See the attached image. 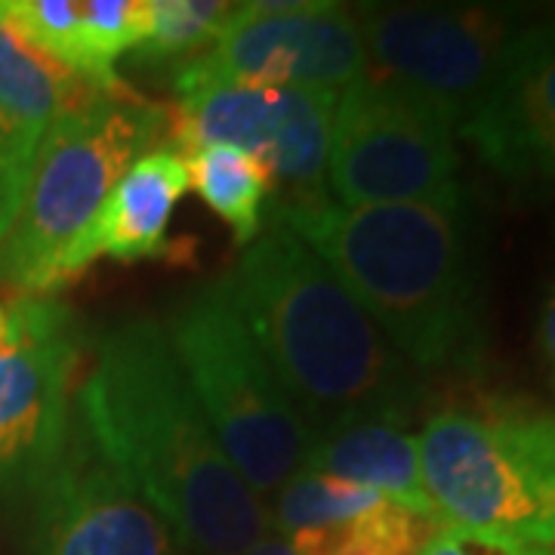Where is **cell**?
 <instances>
[{
    "mask_svg": "<svg viewBox=\"0 0 555 555\" xmlns=\"http://www.w3.org/2000/svg\"><path fill=\"white\" fill-rule=\"evenodd\" d=\"M75 420L100 460L192 555H244L272 531L152 315L105 327L78 383Z\"/></svg>",
    "mask_w": 555,
    "mask_h": 555,
    "instance_id": "6da1fadb",
    "label": "cell"
},
{
    "mask_svg": "<svg viewBox=\"0 0 555 555\" xmlns=\"http://www.w3.org/2000/svg\"><path fill=\"white\" fill-rule=\"evenodd\" d=\"M272 222L306 241L414 371H476L485 287L473 214L456 204L343 207L278 201Z\"/></svg>",
    "mask_w": 555,
    "mask_h": 555,
    "instance_id": "7a4b0ae2",
    "label": "cell"
},
{
    "mask_svg": "<svg viewBox=\"0 0 555 555\" xmlns=\"http://www.w3.org/2000/svg\"><path fill=\"white\" fill-rule=\"evenodd\" d=\"M235 309L315 436L356 423L408 426L423 389L315 250L272 222L225 275Z\"/></svg>",
    "mask_w": 555,
    "mask_h": 555,
    "instance_id": "3957f363",
    "label": "cell"
},
{
    "mask_svg": "<svg viewBox=\"0 0 555 555\" xmlns=\"http://www.w3.org/2000/svg\"><path fill=\"white\" fill-rule=\"evenodd\" d=\"M160 324L219 448L259 500L278 494L318 436L247 331L225 278L185 294Z\"/></svg>",
    "mask_w": 555,
    "mask_h": 555,
    "instance_id": "277c9868",
    "label": "cell"
},
{
    "mask_svg": "<svg viewBox=\"0 0 555 555\" xmlns=\"http://www.w3.org/2000/svg\"><path fill=\"white\" fill-rule=\"evenodd\" d=\"M416 438L438 525L555 550V414L454 404Z\"/></svg>",
    "mask_w": 555,
    "mask_h": 555,
    "instance_id": "5b68a950",
    "label": "cell"
},
{
    "mask_svg": "<svg viewBox=\"0 0 555 555\" xmlns=\"http://www.w3.org/2000/svg\"><path fill=\"white\" fill-rule=\"evenodd\" d=\"M164 133L167 112L124 96H100L53 120L40 137L20 217L0 241V284L10 294L50 297L65 250Z\"/></svg>",
    "mask_w": 555,
    "mask_h": 555,
    "instance_id": "8992f818",
    "label": "cell"
},
{
    "mask_svg": "<svg viewBox=\"0 0 555 555\" xmlns=\"http://www.w3.org/2000/svg\"><path fill=\"white\" fill-rule=\"evenodd\" d=\"M364 78L433 108L454 133L494 87L509 43L528 25L496 3L361 7Z\"/></svg>",
    "mask_w": 555,
    "mask_h": 555,
    "instance_id": "52a82bcc",
    "label": "cell"
},
{
    "mask_svg": "<svg viewBox=\"0 0 555 555\" xmlns=\"http://www.w3.org/2000/svg\"><path fill=\"white\" fill-rule=\"evenodd\" d=\"M83 331L53 297L0 294V496L38 491L75 433Z\"/></svg>",
    "mask_w": 555,
    "mask_h": 555,
    "instance_id": "ba28073f",
    "label": "cell"
},
{
    "mask_svg": "<svg viewBox=\"0 0 555 555\" xmlns=\"http://www.w3.org/2000/svg\"><path fill=\"white\" fill-rule=\"evenodd\" d=\"M327 185L343 207L456 204V133L423 102L361 78L337 102Z\"/></svg>",
    "mask_w": 555,
    "mask_h": 555,
    "instance_id": "9c48e42d",
    "label": "cell"
},
{
    "mask_svg": "<svg viewBox=\"0 0 555 555\" xmlns=\"http://www.w3.org/2000/svg\"><path fill=\"white\" fill-rule=\"evenodd\" d=\"M364 78L358 16L331 0L235 3V13L210 50L179 62V100L219 83L297 87L343 96Z\"/></svg>",
    "mask_w": 555,
    "mask_h": 555,
    "instance_id": "30bf717a",
    "label": "cell"
},
{
    "mask_svg": "<svg viewBox=\"0 0 555 555\" xmlns=\"http://www.w3.org/2000/svg\"><path fill=\"white\" fill-rule=\"evenodd\" d=\"M337 93L297 87L219 83L179 100L173 139L185 155L201 145H235L284 189L278 201L327 198V155Z\"/></svg>",
    "mask_w": 555,
    "mask_h": 555,
    "instance_id": "8fae6325",
    "label": "cell"
},
{
    "mask_svg": "<svg viewBox=\"0 0 555 555\" xmlns=\"http://www.w3.org/2000/svg\"><path fill=\"white\" fill-rule=\"evenodd\" d=\"M28 555H179L167 521L75 433L35 491Z\"/></svg>",
    "mask_w": 555,
    "mask_h": 555,
    "instance_id": "7c38bea8",
    "label": "cell"
},
{
    "mask_svg": "<svg viewBox=\"0 0 555 555\" xmlns=\"http://www.w3.org/2000/svg\"><path fill=\"white\" fill-rule=\"evenodd\" d=\"M456 137L518 189L555 192V16L528 22Z\"/></svg>",
    "mask_w": 555,
    "mask_h": 555,
    "instance_id": "4fadbf2b",
    "label": "cell"
},
{
    "mask_svg": "<svg viewBox=\"0 0 555 555\" xmlns=\"http://www.w3.org/2000/svg\"><path fill=\"white\" fill-rule=\"evenodd\" d=\"M189 192V167L173 145H158L118 179L96 219L83 229L56 269V291L80 278L96 259L139 262L167 254V229Z\"/></svg>",
    "mask_w": 555,
    "mask_h": 555,
    "instance_id": "5bb4252c",
    "label": "cell"
},
{
    "mask_svg": "<svg viewBox=\"0 0 555 555\" xmlns=\"http://www.w3.org/2000/svg\"><path fill=\"white\" fill-rule=\"evenodd\" d=\"M302 469L364 485L389 503L438 525L436 506L423 485L420 438L408 433V426L374 420L318 436Z\"/></svg>",
    "mask_w": 555,
    "mask_h": 555,
    "instance_id": "9a60e30c",
    "label": "cell"
},
{
    "mask_svg": "<svg viewBox=\"0 0 555 555\" xmlns=\"http://www.w3.org/2000/svg\"><path fill=\"white\" fill-rule=\"evenodd\" d=\"M87 80L62 68L0 13V115L43 133L53 120L100 100Z\"/></svg>",
    "mask_w": 555,
    "mask_h": 555,
    "instance_id": "2e32d148",
    "label": "cell"
},
{
    "mask_svg": "<svg viewBox=\"0 0 555 555\" xmlns=\"http://www.w3.org/2000/svg\"><path fill=\"white\" fill-rule=\"evenodd\" d=\"M189 167V189L217 214L241 247L262 232V204L275 195V179L254 155L235 145H201L182 155Z\"/></svg>",
    "mask_w": 555,
    "mask_h": 555,
    "instance_id": "e0dca14e",
    "label": "cell"
},
{
    "mask_svg": "<svg viewBox=\"0 0 555 555\" xmlns=\"http://www.w3.org/2000/svg\"><path fill=\"white\" fill-rule=\"evenodd\" d=\"M383 500L386 496L364 485L299 469L275 494V503L269 506V521H272V531L281 537L331 531L364 516Z\"/></svg>",
    "mask_w": 555,
    "mask_h": 555,
    "instance_id": "ac0fdd59",
    "label": "cell"
},
{
    "mask_svg": "<svg viewBox=\"0 0 555 555\" xmlns=\"http://www.w3.org/2000/svg\"><path fill=\"white\" fill-rule=\"evenodd\" d=\"M433 528L436 521L383 500L379 506L339 528L294 534L287 540L297 555H416Z\"/></svg>",
    "mask_w": 555,
    "mask_h": 555,
    "instance_id": "d6986e66",
    "label": "cell"
},
{
    "mask_svg": "<svg viewBox=\"0 0 555 555\" xmlns=\"http://www.w3.org/2000/svg\"><path fill=\"white\" fill-rule=\"evenodd\" d=\"M149 31V0H83V80L102 96H120L118 60L137 53Z\"/></svg>",
    "mask_w": 555,
    "mask_h": 555,
    "instance_id": "ffe728a7",
    "label": "cell"
},
{
    "mask_svg": "<svg viewBox=\"0 0 555 555\" xmlns=\"http://www.w3.org/2000/svg\"><path fill=\"white\" fill-rule=\"evenodd\" d=\"M235 13V3L222 0H149V31L139 43L142 65L185 62L204 47L217 43Z\"/></svg>",
    "mask_w": 555,
    "mask_h": 555,
    "instance_id": "44dd1931",
    "label": "cell"
},
{
    "mask_svg": "<svg viewBox=\"0 0 555 555\" xmlns=\"http://www.w3.org/2000/svg\"><path fill=\"white\" fill-rule=\"evenodd\" d=\"M40 137L43 133L38 130L0 115V241L7 238L20 217Z\"/></svg>",
    "mask_w": 555,
    "mask_h": 555,
    "instance_id": "7402d4cb",
    "label": "cell"
},
{
    "mask_svg": "<svg viewBox=\"0 0 555 555\" xmlns=\"http://www.w3.org/2000/svg\"><path fill=\"white\" fill-rule=\"evenodd\" d=\"M537 550L518 546L509 540H500L491 534H478L469 528L454 525H436L429 540L416 555H534Z\"/></svg>",
    "mask_w": 555,
    "mask_h": 555,
    "instance_id": "603a6c76",
    "label": "cell"
},
{
    "mask_svg": "<svg viewBox=\"0 0 555 555\" xmlns=\"http://www.w3.org/2000/svg\"><path fill=\"white\" fill-rule=\"evenodd\" d=\"M540 343H543V356L550 361V371H553L555 383V294L546 299V306H543V318H540Z\"/></svg>",
    "mask_w": 555,
    "mask_h": 555,
    "instance_id": "cb8c5ba5",
    "label": "cell"
},
{
    "mask_svg": "<svg viewBox=\"0 0 555 555\" xmlns=\"http://www.w3.org/2000/svg\"><path fill=\"white\" fill-rule=\"evenodd\" d=\"M244 555H297L294 553V546H291V540L287 537L275 534V531H269V534L257 540L250 550Z\"/></svg>",
    "mask_w": 555,
    "mask_h": 555,
    "instance_id": "d4e9b609",
    "label": "cell"
},
{
    "mask_svg": "<svg viewBox=\"0 0 555 555\" xmlns=\"http://www.w3.org/2000/svg\"><path fill=\"white\" fill-rule=\"evenodd\" d=\"M534 555H555V550H537Z\"/></svg>",
    "mask_w": 555,
    "mask_h": 555,
    "instance_id": "484cf974",
    "label": "cell"
}]
</instances>
